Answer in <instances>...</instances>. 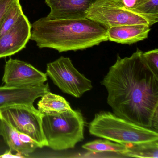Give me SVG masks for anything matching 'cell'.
<instances>
[{
    "label": "cell",
    "mask_w": 158,
    "mask_h": 158,
    "mask_svg": "<svg viewBox=\"0 0 158 158\" xmlns=\"http://www.w3.org/2000/svg\"><path fill=\"white\" fill-rule=\"evenodd\" d=\"M142 52L137 48L124 58L118 54L101 84L114 114L158 131V77L142 60Z\"/></svg>",
    "instance_id": "obj_1"
},
{
    "label": "cell",
    "mask_w": 158,
    "mask_h": 158,
    "mask_svg": "<svg viewBox=\"0 0 158 158\" xmlns=\"http://www.w3.org/2000/svg\"><path fill=\"white\" fill-rule=\"evenodd\" d=\"M30 40L40 48L59 52L82 50L108 41L107 29L88 18L53 20L43 17L32 25Z\"/></svg>",
    "instance_id": "obj_2"
},
{
    "label": "cell",
    "mask_w": 158,
    "mask_h": 158,
    "mask_svg": "<svg viewBox=\"0 0 158 158\" xmlns=\"http://www.w3.org/2000/svg\"><path fill=\"white\" fill-rule=\"evenodd\" d=\"M91 135L127 146L158 140V131L139 125L110 112L96 114L89 125Z\"/></svg>",
    "instance_id": "obj_3"
},
{
    "label": "cell",
    "mask_w": 158,
    "mask_h": 158,
    "mask_svg": "<svg viewBox=\"0 0 158 158\" xmlns=\"http://www.w3.org/2000/svg\"><path fill=\"white\" fill-rule=\"evenodd\" d=\"M82 113L73 109L62 113L43 115L42 127L48 147L55 151L73 148L84 139Z\"/></svg>",
    "instance_id": "obj_4"
},
{
    "label": "cell",
    "mask_w": 158,
    "mask_h": 158,
    "mask_svg": "<svg viewBox=\"0 0 158 158\" xmlns=\"http://www.w3.org/2000/svg\"><path fill=\"white\" fill-rule=\"evenodd\" d=\"M46 74L63 92L79 98L92 89V82L77 71L71 59L61 56L47 64Z\"/></svg>",
    "instance_id": "obj_5"
},
{
    "label": "cell",
    "mask_w": 158,
    "mask_h": 158,
    "mask_svg": "<svg viewBox=\"0 0 158 158\" xmlns=\"http://www.w3.org/2000/svg\"><path fill=\"white\" fill-rule=\"evenodd\" d=\"M43 117L34 105H14L0 110V119L19 132L29 135L40 148L48 147L42 127Z\"/></svg>",
    "instance_id": "obj_6"
},
{
    "label": "cell",
    "mask_w": 158,
    "mask_h": 158,
    "mask_svg": "<svg viewBox=\"0 0 158 158\" xmlns=\"http://www.w3.org/2000/svg\"><path fill=\"white\" fill-rule=\"evenodd\" d=\"M86 18L106 27L126 25L148 24L143 17L118 6L113 0H98L88 12Z\"/></svg>",
    "instance_id": "obj_7"
},
{
    "label": "cell",
    "mask_w": 158,
    "mask_h": 158,
    "mask_svg": "<svg viewBox=\"0 0 158 158\" xmlns=\"http://www.w3.org/2000/svg\"><path fill=\"white\" fill-rule=\"evenodd\" d=\"M47 74L27 63L10 58L4 67L2 82L10 86H30L45 84Z\"/></svg>",
    "instance_id": "obj_8"
},
{
    "label": "cell",
    "mask_w": 158,
    "mask_h": 158,
    "mask_svg": "<svg viewBox=\"0 0 158 158\" xmlns=\"http://www.w3.org/2000/svg\"><path fill=\"white\" fill-rule=\"evenodd\" d=\"M32 25L24 14L0 37V58L14 55L25 48L31 36Z\"/></svg>",
    "instance_id": "obj_9"
},
{
    "label": "cell",
    "mask_w": 158,
    "mask_h": 158,
    "mask_svg": "<svg viewBox=\"0 0 158 158\" xmlns=\"http://www.w3.org/2000/svg\"><path fill=\"white\" fill-rule=\"evenodd\" d=\"M50 91L48 84L30 86H0V110L16 105H34L35 101Z\"/></svg>",
    "instance_id": "obj_10"
},
{
    "label": "cell",
    "mask_w": 158,
    "mask_h": 158,
    "mask_svg": "<svg viewBox=\"0 0 158 158\" xmlns=\"http://www.w3.org/2000/svg\"><path fill=\"white\" fill-rule=\"evenodd\" d=\"M98 0H45L50 8L47 18L53 20L86 18L89 10Z\"/></svg>",
    "instance_id": "obj_11"
},
{
    "label": "cell",
    "mask_w": 158,
    "mask_h": 158,
    "mask_svg": "<svg viewBox=\"0 0 158 158\" xmlns=\"http://www.w3.org/2000/svg\"><path fill=\"white\" fill-rule=\"evenodd\" d=\"M150 31L148 24L126 25L108 28L107 36L110 41L130 45L148 38Z\"/></svg>",
    "instance_id": "obj_12"
},
{
    "label": "cell",
    "mask_w": 158,
    "mask_h": 158,
    "mask_svg": "<svg viewBox=\"0 0 158 158\" xmlns=\"http://www.w3.org/2000/svg\"><path fill=\"white\" fill-rule=\"evenodd\" d=\"M0 135L11 152H16L28 156L38 148L37 146L29 145L23 142L20 137V132L2 119H0Z\"/></svg>",
    "instance_id": "obj_13"
},
{
    "label": "cell",
    "mask_w": 158,
    "mask_h": 158,
    "mask_svg": "<svg viewBox=\"0 0 158 158\" xmlns=\"http://www.w3.org/2000/svg\"><path fill=\"white\" fill-rule=\"evenodd\" d=\"M37 106L38 110L43 115L62 113L72 110L69 102L64 98L50 91L41 97Z\"/></svg>",
    "instance_id": "obj_14"
},
{
    "label": "cell",
    "mask_w": 158,
    "mask_h": 158,
    "mask_svg": "<svg viewBox=\"0 0 158 158\" xmlns=\"http://www.w3.org/2000/svg\"><path fill=\"white\" fill-rule=\"evenodd\" d=\"M122 155L141 158H158V140L128 146Z\"/></svg>",
    "instance_id": "obj_15"
},
{
    "label": "cell",
    "mask_w": 158,
    "mask_h": 158,
    "mask_svg": "<svg viewBox=\"0 0 158 158\" xmlns=\"http://www.w3.org/2000/svg\"><path fill=\"white\" fill-rule=\"evenodd\" d=\"M127 147V145L111 142L106 139L94 140L82 146L83 148L94 153L114 152L121 154L126 150Z\"/></svg>",
    "instance_id": "obj_16"
},
{
    "label": "cell",
    "mask_w": 158,
    "mask_h": 158,
    "mask_svg": "<svg viewBox=\"0 0 158 158\" xmlns=\"http://www.w3.org/2000/svg\"><path fill=\"white\" fill-rule=\"evenodd\" d=\"M23 14L20 0H13L5 12L0 25V37L14 25Z\"/></svg>",
    "instance_id": "obj_17"
},
{
    "label": "cell",
    "mask_w": 158,
    "mask_h": 158,
    "mask_svg": "<svg viewBox=\"0 0 158 158\" xmlns=\"http://www.w3.org/2000/svg\"><path fill=\"white\" fill-rule=\"evenodd\" d=\"M132 12L144 18L152 26L158 21V0H143Z\"/></svg>",
    "instance_id": "obj_18"
},
{
    "label": "cell",
    "mask_w": 158,
    "mask_h": 158,
    "mask_svg": "<svg viewBox=\"0 0 158 158\" xmlns=\"http://www.w3.org/2000/svg\"><path fill=\"white\" fill-rule=\"evenodd\" d=\"M141 59L148 68L155 76L158 77V49L156 48L146 52H142Z\"/></svg>",
    "instance_id": "obj_19"
},
{
    "label": "cell",
    "mask_w": 158,
    "mask_h": 158,
    "mask_svg": "<svg viewBox=\"0 0 158 158\" xmlns=\"http://www.w3.org/2000/svg\"><path fill=\"white\" fill-rule=\"evenodd\" d=\"M114 2L123 9L133 12L143 0H113Z\"/></svg>",
    "instance_id": "obj_20"
},
{
    "label": "cell",
    "mask_w": 158,
    "mask_h": 158,
    "mask_svg": "<svg viewBox=\"0 0 158 158\" xmlns=\"http://www.w3.org/2000/svg\"><path fill=\"white\" fill-rule=\"evenodd\" d=\"M13 0H0V25L3 16Z\"/></svg>",
    "instance_id": "obj_21"
},
{
    "label": "cell",
    "mask_w": 158,
    "mask_h": 158,
    "mask_svg": "<svg viewBox=\"0 0 158 158\" xmlns=\"http://www.w3.org/2000/svg\"><path fill=\"white\" fill-rule=\"evenodd\" d=\"M25 156L21 153L17 152L16 154H13L12 153L10 150H7L4 154L0 155V158H24Z\"/></svg>",
    "instance_id": "obj_22"
}]
</instances>
